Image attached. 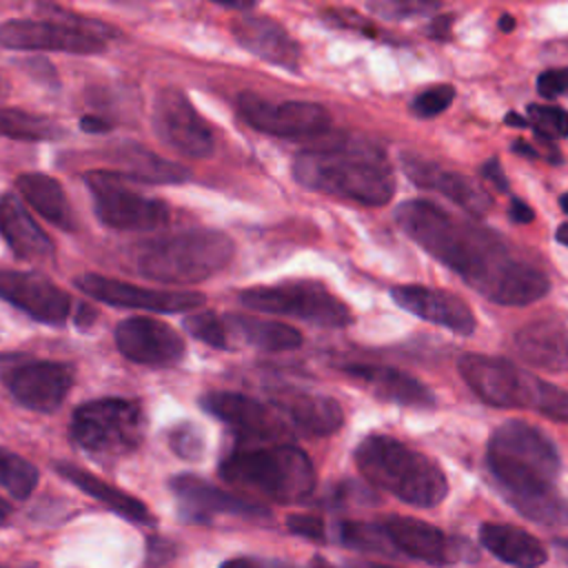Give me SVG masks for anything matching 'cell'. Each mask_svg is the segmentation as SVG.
<instances>
[{"instance_id": "cell-21", "label": "cell", "mask_w": 568, "mask_h": 568, "mask_svg": "<svg viewBox=\"0 0 568 568\" xmlns=\"http://www.w3.org/2000/svg\"><path fill=\"white\" fill-rule=\"evenodd\" d=\"M402 169L413 184L442 193L444 197L453 200L466 213L484 215L486 211L493 209V197L481 184H477L475 180H470L457 171L444 169L437 162H430V160L413 155V153H404Z\"/></svg>"}, {"instance_id": "cell-6", "label": "cell", "mask_w": 568, "mask_h": 568, "mask_svg": "<svg viewBox=\"0 0 568 568\" xmlns=\"http://www.w3.org/2000/svg\"><path fill=\"white\" fill-rule=\"evenodd\" d=\"M224 481L251 488L277 504L306 499L315 488V468L308 455L291 444L240 446L220 464Z\"/></svg>"}, {"instance_id": "cell-1", "label": "cell", "mask_w": 568, "mask_h": 568, "mask_svg": "<svg viewBox=\"0 0 568 568\" xmlns=\"http://www.w3.org/2000/svg\"><path fill=\"white\" fill-rule=\"evenodd\" d=\"M395 220L415 244L495 304L526 306L550 291L546 273L519 260L501 235L428 200L402 202Z\"/></svg>"}, {"instance_id": "cell-7", "label": "cell", "mask_w": 568, "mask_h": 568, "mask_svg": "<svg viewBox=\"0 0 568 568\" xmlns=\"http://www.w3.org/2000/svg\"><path fill=\"white\" fill-rule=\"evenodd\" d=\"M235 253L222 231H184L142 244L135 255L138 273L162 284H197L220 273Z\"/></svg>"}, {"instance_id": "cell-51", "label": "cell", "mask_w": 568, "mask_h": 568, "mask_svg": "<svg viewBox=\"0 0 568 568\" xmlns=\"http://www.w3.org/2000/svg\"><path fill=\"white\" fill-rule=\"evenodd\" d=\"M499 29H501V31H513V29H515V18L508 16V13H504V16L499 18Z\"/></svg>"}, {"instance_id": "cell-39", "label": "cell", "mask_w": 568, "mask_h": 568, "mask_svg": "<svg viewBox=\"0 0 568 568\" xmlns=\"http://www.w3.org/2000/svg\"><path fill=\"white\" fill-rule=\"evenodd\" d=\"M455 100V87L450 84H437L426 91H422L413 100V113L419 118H435L442 111L448 109V104Z\"/></svg>"}, {"instance_id": "cell-40", "label": "cell", "mask_w": 568, "mask_h": 568, "mask_svg": "<svg viewBox=\"0 0 568 568\" xmlns=\"http://www.w3.org/2000/svg\"><path fill=\"white\" fill-rule=\"evenodd\" d=\"M169 444H171V450L182 457V459H189V462H195L202 457L204 453V439H202V433L193 426V424H180L171 430L169 435Z\"/></svg>"}, {"instance_id": "cell-3", "label": "cell", "mask_w": 568, "mask_h": 568, "mask_svg": "<svg viewBox=\"0 0 568 568\" xmlns=\"http://www.w3.org/2000/svg\"><path fill=\"white\" fill-rule=\"evenodd\" d=\"M293 178L308 191L366 206H382L395 193V178L384 153L368 142H337L302 151L293 160Z\"/></svg>"}, {"instance_id": "cell-2", "label": "cell", "mask_w": 568, "mask_h": 568, "mask_svg": "<svg viewBox=\"0 0 568 568\" xmlns=\"http://www.w3.org/2000/svg\"><path fill=\"white\" fill-rule=\"evenodd\" d=\"M486 466L517 513L537 524L568 526V499L555 490L559 453L537 426L508 419L495 428Z\"/></svg>"}, {"instance_id": "cell-45", "label": "cell", "mask_w": 568, "mask_h": 568, "mask_svg": "<svg viewBox=\"0 0 568 568\" xmlns=\"http://www.w3.org/2000/svg\"><path fill=\"white\" fill-rule=\"evenodd\" d=\"M80 126H82V131H89V133H104V131H109L111 124H109L104 118L84 115V118L80 120Z\"/></svg>"}, {"instance_id": "cell-58", "label": "cell", "mask_w": 568, "mask_h": 568, "mask_svg": "<svg viewBox=\"0 0 568 568\" xmlns=\"http://www.w3.org/2000/svg\"><path fill=\"white\" fill-rule=\"evenodd\" d=\"M0 568H4V566H2V564H0Z\"/></svg>"}, {"instance_id": "cell-33", "label": "cell", "mask_w": 568, "mask_h": 568, "mask_svg": "<svg viewBox=\"0 0 568 568\" xmlns=\"http://www.w3.org/2000/svg\"><path fill=\"white\" fill-rule=\"evenodd\" d=\"M126 164H129V173H124L126 178H131L133 182H160V184H175V182H184L189 178V171L175 162L162 160L144 149H135L133 153L126 155Z\"/></svg>"}, {"instance_id": "cell-18", "label": "cell", "mask_w": 568, "mask_h": 568, "mask_svg": "<svg viewBox=\"0 0 568 568\" xmlns=\"http://www.w3.org/2000/svg\"><path fill=\"white\" fill-rule=\"evenodd\" d=\"M118 351L135 362L149 366H169L184 355V339L175 328L153 317H129L115 328Z\"/></svg>"}, {"instance_id": "cell-49", "label": "cell", "mask_w": 568, "mask_h": 568, "mask_svg": "<svg viewBox=\"0 0 568 568\" xmlns=\"http://www.w3.org/2000/svg\"><path fill=\"white\" fill-rule=\"evenodd\" d=\"M504 122L510 124V126H515V129H526V126H530L528 120H526L524 115H517V113H508V115L504 118Z\"/></svg>"}, {"instance_id": "cell-37", "label": "cell", "mask_w": 568, "mask_h": 568, "mask_svg": "<svg viewBox=\"0 0 568 568\" xmlns=\"http://www.w3.org/2000/svg\"><path fill=\"white\" fill-rule=\"evenodd\" d=\"M184 328L200 342L213 346V348H231V339H229V331L224 324V317L204 311V313H195L189 315L184 320Z\"/></svg>"}, {"instance_id": "cell-34", "label": "cell", "mask_w": 568, "mask_h": 568, "mask_svg": "<svg viewBox=\"0 0 568 568\" xmlns=\"http://www.w3.org/2000/svg\"><path fill=\"white\" fill-rule=\"evenodd\" d=\"M36 486L38 468L18 453L0 446V488H4L16 499H27Z\"/></svg>"}, {"instance_id": "cell-29", "label": "cell", "mask_w": 568, "mask_h": 568, "mask_svg": "<svg viewBox=\"0 0 568 568\" xmlns=\"http://www.w3.org/2000/svg\"><path fill=\"white\" fill-rule=\"evenodd\" d=\"M479 541L497 559L517 568H539L548 559L544 544L535 535L510 524H481Z\"/></svg>"}, {"instance_id": "cell-16", "label": "cell", "mask_w": 568, "mask_h": 568, "mask_svg": "<svg viewBox=\"0 0 568 568\" xmlns=\"http://www.w3.org/2000/svg\"><path fill=\"white\" fill-rule=\"evenodd\" d=\"M171 490L178 499L180 515L186 521L211 524L220 515L242 517V519H266L271 513L244 497L226 493L202 477L195 475H178L171 479Z\"/></svg>"}, {"instance_id": "cell-42", "label": "cell", "mask_w": 568, "mask_h": 568, "mask_svg": "<svg viewBox=\"0 0 568 568\" xmlns=\"http://www.w3.org/2000/svg\"><path fill=\"white\" fill-rule=\"evenodd\" d=\"M541 98H568V69H548L537 78Z\"/></svg>"}, {"instance_id": "cell-22", "label": "cell", "mask_w": 568, "mask_h": 568, "mask_svg": "<svg viewBox=\"0 0 568 568\" xmlns=\"http://www.w3.org/2000/svg\"><path fill=\"white\" fill-rule=\"evenodd\" d=\"M273 408L293 426V430L308 437H326L342 428V406L326 395L284 388L271 393Z\"/></svg>"}, {"instance_id": "cell-8", "label": "cell", "mask_w": 568, "mask_h": 568, "mask_svg": "<svg viewBox=\"0 0 568 568\" xmlns=\"http://www.w3.org/2000/svg\"><path fill=\"white\" fill-rule=\"evenodd\" d=\"M78 448L95 457H120L135 450L144 437V415L138 402L102 397L80 404L69 424Z\"/></svg>"}, {"instance_id": "cell-9", "label": "cell", "mask_w": 568, "mask_h": 568, "mask_svg": "<svg viewBox=\"0 0 568 568\" xmlns=\"http://www.w3.org/2000/svg\"><path fill=\"white\" fill-rule=\"evenodd\" d=\"M246 308L300 317L311 324L342 328L353 322L348 306L320 282H282L275 286H253L240 293Z\"/></svg>"}, {"instance_id": "cell-5", "label": "cell", "mask_w": 568, "mask_h": 568, "mask_svg": "<svg viewBox=\"0 0 568 568\" xmlns=\"http://www.w3.org/2000/svg\"><path fill=\"white\" fill-rule=\"evenodd\" d=\"M462 379L495 408H530L555 422H568V390L526 373L508 359L466 353L457 362Z\"/></svg>"}, {"instance_id": "cell-41", "label": "cell", "mask_w": 568, "mask_h": 568, "mask_svg": "<svg viewBox=\"0 0 568 568\" xmlns=\"http://www.w3.org/2000/svg\"><path fill=\"white\" fill-rule=\"evenodd\" d=\"M286 528L304 539L311 541H324L326 539V526L322 521V517L317 515H288L286 517Z\"/></svg>"}, {"instance_id": "cell-46", "label": "cell", "mask_w": 568, "mask_h": 568, "mask_svg": "<svg viewBox=\"0 0 568 568\" xmlns=\"http://www.w3.org/2000/svg\"><path fill=\"white\" fill-rule=\"evenodd\" d=\"M450 22H453V16H437V18H433V22L428 27V33L433 38H446L448 29H450Z\"/></svg>"}, {"instance_id": "cell-36", "label": "cell", "mask_w": 568, "mask_h": 568, "mask_svg": "<svg viewBox=\"0 0 568 568\" xmlns=\"http://www.w3.org/2000/svg\"><path fill=\"white\" fill-rule=\"evenodd\" d=\"M528 124L535 129L539 140H564L568 138V111L548 104H528Z\"/></svg>"}, {"instance_id": "cell-31", "label": "cell", "mask_w": 568, "mask_h": 568, "mask_svg": "<svg viewBox=\"0 0 568 568\" xmlns=\"http://www.w3.org/2000/svg\"><path fill=\"white\" fill-rule=\"evenodd\" d=\"M16 186L27 204L33 206L47 222L55 224L62 231H73V211L64 195V189L55 178L44 173H22L16 180Z\"/></svg>"}, {"instance_id": "cell-55", "label": "cell", "mask_w": 568, "mask_h": 568, "mask_svg": "<svg viewBox=\"0 0 568 568\" xmlns=\"http://www.w3.org/2000/svg\"><path fill=\"white\" fill-rule=\"evenodd\" d=\"M557 546H559L561 552L568 557V539H557Z\"/></svg>"}, {"instance_id": "cell-15", "label": "cell", "mask_w": 568, "mask_h": 568, "mask_svg": "<svg viewBox=\"0 0 568 568\" xmlns=\"http://www.w3.org/2000/svg\"><path fill=\"white\" fill-rule=\"evenodd\" d=\"M78 288L98 302L124 308H142L153 313H186L204 304V295L197 291H178V288H151L135 286L122 280L84 273L75 280Z\"/></svg>"}, {"instance_id": "cell-10", "label": "cell", "mask_w": 568, "mask_h": 568, "mask_svg": "<svg viewBox=\"0 0 568 568\" xmlns=\"http://www.w3.org/2000/svg\"><path fill=\"white\" fill-rule=\"evenodd\" d=\"M93 195V209L102 224L118 231H153L169 222L166 202L144 195L131 186V178L111 171L84 175Z\"/></svg>"}, {"instance_id": "cell-56", "label": "cell", "mask_w": 568, "mask_h": 568, "mask_svg": "<svg viewBox=\"0 0 568 568\" xmlns=\"http://www.w3.org/2000/svg\"><path fill=\"white\" fill-rule=\"evenodd\" d=\"M559 204H561V209H564V213H568V193H564V195H561V200H559Z\"/></svg>"}, {"instance_id": "cell-28", "label": "cell", "mask_w": 568, "mask_h": 568, "mask_svg": "<svg viewBox=\"0 0 568 568\" xmlns=\"http://www.w3.org/2000/svg\"><path fill=\"white\" fill-rule=\"evenodd\" d=\"M55 473L67 479L69 484H73L75 488H80L82 493H87L89 497L98 499L100 504H104L109 510H113L115 515L133 521V524H153V515L151 510L140 501L135 499L133 495L115 488L113 484L95 477L93 473L75 466V464H69V462H58L55 464Z\"/></svg>"}, {"instance_id": "cell-27", "label": "cell", "mask_w": 568, "mask_h": 568, "mask_svg": "<svg viewBox=\"0 0 568 568\" xmlns=\"http://www.w3.org/2000/svg\"><path fill=\"white\" fill-rule=\"evenodd\" d=\"M0 235L22 260H47L53 255V242L36 224L31 213L16 195H0Z\"/></svg>"}, {"instance_id": "cell-11", "label": "cell", "mask_w": 568, "mask_h": 568, "mask_svg": "<svg viewBox=\"0 0 568 568\" xmlns=\"http://www.w3.org/2000/svg\"><path fill=\"white\" fill-rule=\"evenodd\" d=\"M0 382L24 408L53 413L73 384V371L62 362L0 355Z\"/></svg>"}, {"instance_id": "cell-4", "label": "cell", "mask_w": 568, "mask_h": 568, "mask_svg": "<svg viewBox=\"0 0 568 568\" xmlns=\"http://www.w3.org/2000/svg\"><path fill=\"white\" fill-rule=\"evenodd\" d=\"M353 457L368 484L410 506L430 508L448 495V481L439 464L395 437L368 435L357 444Z\"/></svg>"}, {"instance_id": "cell-12", "label": "cell", "mask_w": 568, "mask_h": 568, "mask_svg": "<svg viewBox=\"0 0 568 568\" xmlns=\"http://www.w3.org/2000/svg\"><path fill=\"white\" fill-rule=\"evenodd\" d=\"M104 24L80 20L75 24L53 20H7L0 24V47L18 51H64V53H98L104 49Z\"/></svg>"}, {"instance_id": "cell-52", "label": "cell", "mask_w": 568, "mask_h": 568, "mask_svg": "<svg viewBox=\"0 0 568 568\" xmlns=\"http://www.w3.org/2000/svg\"><path fill=\"white\" fill-rule=\"evenodd\" d=\"M9 513H11V506L4 499H0V521H4L9 517Z\"/></svg>"}, {"instance_id": "cell-50", "label": "cell", "mask_w": 568, "mask_h": 568, "mask_svg": "<svg viewBox=\"0 0 568 568\" xmlns=\"http://www.w3.org/2000/svg\"><path fill=\"white\" fill-rule=\"evenodd\" d=\"M555 237H557V242H559V244H564V246H568V222H564V224H559V229H557V233H555Z\"/></svg>"}, {"instance_id": "cell-54", "label": "cell", "mask_w": 568, "mask_h": 568, "mask_svg": "<svg viewBox=\"0 0 568 568\" xmlns=\"http://www.w3.org/2000/svg\"><path fill=\"white\" fill-rule=\"evenodd\" d=\"M7 89H9V84H7V80H4V75H2V73H0V100H2V98H4V95H7V93H9V91H7Z\"/></svg>"}, {"instance_id": "cell-38", "label": "cell", "mask_w": 568, "mask_h": 568, "mask_svg": "<svg viewBox=\"0 0 568 568\" xmlns=\"http://www.w3.org/2000/svg\"><path fill=\"white\" fill-rule=\"evenodd\" d=\"M368 11L375 16L388 18V20H406L413 16L422 13H433L437 9V2H424V0H379V2H368Z\"/></svg>"}, {"instance_id": "cell-26", "label": "cell", "mask_w": 568, "mask_h": 568, "mask_svg": "<svg viewBox=\"0 0 568 568\" xmlns=\"http://www.w3.org/2000/svg\"><path fill=\"white\" fill-rule=\"evenodd\" d=\"M513 346L535 368L564 371L568 366V328L561 320L539 317L524 324L515 333Z\"/></svg>"}, {"instance_id": "cell-47", "label": "cell", "mask_w": 568, "mask_h": 568, "mask_svg": "<svg viewBox=\"0 0 568 568\" xmlns=\"http://www.w3.org/2000/svg\"><path fill=\"white\" fill-rule=\"evenodd\" d=\"M513 153H519V155H526V158H532V160L539 158L537 149L530 146V144L524 142V140H515V142H513Z\"/></svg>"}, {"instance_id": "cell-13", "label": "cell", "mask_w": 568, "mask_h": 568, "mask_svg": "<svg viewBox=\"0 0 568 568\" xmlns=\"http://www.w3.org/2000/svg\"><path fill=\"white\" fill-rule=\"evenodd\" d=\"M237 109L253 129L277 138H313L331 126L328 111L306 100H266L246 91L237 98Z\"/></svg>"}, {"instance_id": "cell-32", "label": "cell", "mask_w": 568, "mask_h": 568, "mask_svg": "<svg viewBox=\"0 0 568 568\" xmlns=\"http://www.w3.org/2000/svg\"><path fill=\"white\" fill-rule=\"evenodd\" d=\"M0 135L11 140H55L62 138V126L40 113L24 111V109H0Z\"/></svg>"}, {"instance_id": "cell-17", "label": "cell", "mask_w": 568, "mask_h": 568, "mask_svg": "<svg viewBox=\"0 0 568 568\" xmlns=\"http://www.w3.org/2000/svg\"><path fill=\"white\" fill-rule=\"evenodd\" d=\"M0 300L29 317L60 326L71 315V297L51 280L31 271H0Z\"/></svg>"}, {"instance_id": "cell-14", "label": "cell", "mask_w": 568, "mask_h": 568, "mask_svg": "<svg viewBox=\"0 0 568 568\" xmlns=\"http://www.w3.org/2000/svg\"><path fill=\"white\" fill-rule=\"evenodd\" d=\"M153 129L158 138L186 158H209L215 140L209 122L195 111L180 89H162L153 104Z\"/></svg>"}, {"instance_id": "cell-35", "label": "cell", "mask_w": 568, "mask_h": 568, "mask_svg": "<svg viewBox=\"0 0 568 568\" xmlns=\"http://www.w3.org/2000/svg\"><path fill=\"white\" fill-rule=\"evenodd\" d=\"M339 539L344 546L364 550V552H386L390 544L382 524H368V521H342Z\"/></svg>"}, {"instance_id": "cell-20", "label": "cell", "mask_w": 568, "mask_h": 568, "mask_svg": "<svg viewBox=\"0 0 568 568\" xmlns=\"http://www.w3.org/2000/svg\"><path fill=\"white\" fill-rule=\"evenodd\" d=\"M390 297L399 308L417 315L419 320L444 326L457 335L475 333L477 322L470 306L448 291L422 284H402L390 288Z\"/></svg>"}, {"instance_id": "cell-43", "label": "cell", "mask_w": 568, "mask_h": 568, "mask_svg": "<svg viewBox=\"0 0 568 568\" xmlns=\"http://www.w3.org/2000/svg\"><path fill=\"white\" fill-rule=\"evenodd\" d=\"M479 173H481V178L488 180L497 191H501V193H508V191H510V184H508V180H506V175H504V171H501V166H499L497 160H486V162L481 164Z\"/></svg>"}, {"instance_id": "cell-19", "label": "cell", "mask_w": 568, "mask_h": 568, "mask_svg": "<svg viewBox=\"0 0 568 568\" xmlns=\"http://www.w3.org/2000/svg\"><path fill=\"white\" fill-rule=\"evenodd\" d=\"M202 408L229 424L244 439L253 442H271L286 433L284 422L275 415V408L260 404L257 399L242 393L215 390L200 399Z\"/></svg>"}, {"instance_id": "cell-23", "label": "cell", "mask_w": 568, "mask_h": 568, "mask_svg": "<svg viewBox=\"0 0 568 568\" xmlns=\"http://www.w3.org/2000/svg\"><path fill=\"white\" fill-rule=\"evenodd\" d=\"M233 36L253 55L286 71H300V47L273 18L253 13L240 16L233 22Z\"/></svg>"}, {"instance_id": "cell-44", "label": "cell", "mask_w": 568, "mask_h": 568, "mask_svg": "<svg viewBox=\"0 0 568 568\" xmlns=\"http://www.w3.org/2000/svg\"><path fill=\"white\" fill-rule=\"evenodd\" d=\"M508 217L517 224H528L535 220V211L519 197H510V209H508Z\"/></svg>"}, {"instance_id": "cell-30", "label": "cell", "mask_w": 568, "mask_h": 568, "mask_svg": "<svg viewBox=\"0 0 568 568\" xmlns=\"http://www.w3.org/2000/svg\"><path fill=\"white\" fill-rule=\"evenodd\" d=\"M224 324L229 331V339L240 337L244 344L255 346L260 351L282 353V351H295L302 346V333L277 320L224 315Z\"/></svg>"}, {"instance_id": "cell-53", "label": "cell", "mask_w": 568, "mask_h": 568, "mask_svg": "<svg viewBox=\"0 0 568 568\" xmlns=\"http://www.w3.org/2000/svg\"><path fill=\"white\" fill-rule=\"evenodd\" d=\"M351 568H393V566H384V564H355Z\"/></svg>"}, {"instance_id": "cell-57", "label": "cell", "mask_w": 568, "mask_h": 568, "mask_svg": "<svg viewBox=\"0 0 568 568\" xmlns=\"http://www.w3.org/2000/svg\"><path fill=\"white\" fill-rule=\"evenodd\" d=\"M273 568H286V566H273Z\"/></svg>"}, {"instance_id": "cell-24", "label": "cell", "mask_w": 568, "mask_h": 568, "mask_svg": "<svg viewBox=\"0 0 568 568\" xmlns=\"http://www.w3.org/2000/svg\"><path fill=\"white\" fill-rule=\"evenodd\" d=\"M342 373L355 379L357 384H362L364 388H368L373 395H377L384 402L413 406V408H430L437 402L424 382L390 366L344 364Z\"/></svg>"}, {"instance_id": "cell-48", "label": "cell", "mask_w": 568, "mask_h": 568, "mask_svg": "<svg viewBox=\"0 0 568 568\" xmlns=\"http://www.w3.org/2000/svg\"><path fill=\"white\" fill-rule=\"evenodd\" d=\"M220 568H260L253 559L246 557H235V559H226Z\"/></svg>"}, {"instance_id": "cell-25", "label": "cell", "mask_w": 568, "mask_h": 568, "mask_svg": "<svg viewBox=\"0 0 568 568\" xmlns=\"http://www.w3.org/2000/svg\"><path fill=\"white\" fill-rule=\"evenodd\" d=\"M382 528L399 552L415 557L419 561L444 566L448 561H455V552L450 546V539L435 526L404 515H390L382 521Z\"/></svg>"}]
</instances>
